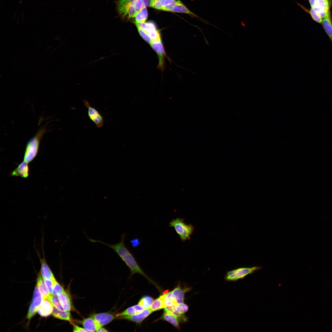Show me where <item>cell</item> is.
Masks as SVG:
<instances>
[{
	"mask_svg": "<svg viewBox=\"0 0 332 332\" xmlns=\"http://www.w3.org/2000/svg\"><path fill=\"white\" fill-rule=\"evenodd\" d=\"M48 299L52 302L53 306L57 309L61 310H64L60 302L57 295L50 294Z\"/></svg>",
	"mask_w": 332,
	"mask_h": 332,
	"instance_id": "f546056e",
	"label": "cell"
},
{
	"mask_svg": "<svg viewBox=\"0 0 332 332\" xmlns=\"http://www.w3.org/2000/svg\"><path fill=\"white\" fill-rule=\"evenodd\" d=\"M168 11L187 14L204 22L205 21H206L191 11L179 0H176L174 4Z\"/></svg>",
	"mask_w": 332,
	"mask_h": 332,
	"instance_id": "8fae6325",
	"label": "cell"
},
{
	"mask_svg": "<svg viewBox=\"0 0 332 332\" xmlns=\"http://www.w3.org/2000/svg\"><path fill=\"white\" fill-rule=\"evenodd\" d=\"M58 297L64 310L70 311L73 310L71 298L68 292L65 291L58 295Z\"/></svg>",
	"mask_w": 332,
	"mask_h": 332,
	"instance_id": "ac0fdd59",
	"label": "cell"
},
{
	"mask_svg": "<svg viewBox=\"0 0 332 332\" xmlns=\"http://www.w3.org/2000/svg\"><path fill=\"white\" fill-rule=\"evenodd\" d=\"M91 317L101 326L107 325L117 318L116 315L109 312L95 313L93 314Z\"/></svg>",
	"mask_w": 332,
	"mask_h": 332,
	"instance_id": "9c48e42d",
	"label": "cell"
},
{
	"mask_svg": "<svg viewBox=\"0 0 332 332\" xmlns=\"http://www.w3.org/2000/svg\"><path fill=\"white\" fill-rule=\"evenodd\" d=\"M176 0H150L149 7L155 9L168 11Z\"/></svg>",
	"mask_w": 332,
	"mask_h": 332,
	"instance_id": "5bb4252c",
	"label": "cell"
},
{
	"mask_svg": "<svg viewBox=\"0 0 332 332\" xmlns=\"http://www.w3.org/2000/svg\"><path fill=\"white\" fill-rule=\"evenodd\" d=\"M192 288L186 286L182 287L180 283L172 291V294L177 304L183 303L185 300V295L186 293L192 290Z\"/></svg>",
	"mask_w": 332,
	"mask_h": 332,
	"instance_id": "4fadbf2b",
	"label": "cell"
},
{
	"mask_svg": "<svg viewBox=\"0 0 332 332\" xmlns=\"http://www.w3.org/2000/svg\"><path fill=\"white\" fill-rule=\"evenodd\" d=\"M165 306L164 304L163 295L159 296V297L154 300L150 308L154 311L159 310L164 308Z\"/></svg>",
	"mask_w": 332,
	"mask_h": 332,
	"instance_id": "4316f807",
	"label": "cell"
},
{
	"mask_svg": "<svg viewBox=\"0 0 332 332\" xmlns=\"http://www.w3.org/2000/svg\"><path fill=\"white\" fill-rule=\"evenodd\" d=\"M262 267L256 266L251 267H240L227 272L225 280L228 282L236 281L244 279L247 276L260 270Z\"/></svg>",
	"mask_w": 332,
	"mask_h": 332,
	"instance_id": "277c9868",
	"label": "cell"
},
{
	"mask_svg": "<svg viewBox=\"0 0 332 332\" xmlns=\"http://www.w3.org/2000/svg\"><path fill=\"white\" fill-rule=\"evenodd\" d=\"M52 314L53 316L55 318L68 321L72 324H74L73 320L69 311L61 310L53 306Z\"/></svg>",
	"mask_w": 332,
	"mask_h": 332,
	"instance_id": "7402d4cb",
	"label": "cell"
},
{
	"mask_svg": "<svg viewBox=\"0 0 332 332\" xmlns=\"http://www.w3.org/2000/svg\"><path fill=\"white\" fill-rule=\"evenodd\" d=\"M44 281L49 292L51 294L54 286L57 281L54 278L50 279H45Z\"/></svg>",
	"mask_w": 332,
	"mask_h": 332,
	"instance_id": "e575fe53",
	"label": "cell"
},
{
	"mask_svg": "<svg viewBox=\"0 0 332 332\" xmlns=\"http://www.w3.org/2000/svg\"><path fill=\"white\" fill-rule=\"evenodd\" d=\"M331 3L329 0H316L314 8L318 14L324 18L330 11Z\"/></svg>",
	"mask_w": 332,
	"mask_h": 332,
	"instance_id": "9a60e30c",
	"label": "cell"
},
{
	"mask_svg": "<svg viewBox=\"0 0 332 332\" xmlns=\"http://www.w3.org/2000/svg\"><path fill=\"white\" fill-rule=\"evenodd\" d=\"M151 46L158 54L159 59V67L162 68L163 67L164 57L165 53L161 41L157 42H152L150 44Z\"/></svg>",
	"mask_w": 332,
	"mask_h": 332,
	"instance_id": "e0dca14e",
	"label": "cell"
},
{
	"mask_svg": "<svg viewBox=\"0 0 332 332\" xmlns=\"http://www.w3.org/2000/svg\"><path fill=\"white\" fill-rule=\"evenodd\" d=\"M135 24L137 25L146 32L151 38L152 42L161 41L160 32L153 22L149 21L143 23Z\"/></svg>",
	"mask_w": 332,
	"mask_h": 332,
	"instance_id": "52a82bcc",
	"label": "cell"
},
{
	"mask_svg": "<svg viewBox=\"0 0 332 332\" xmlns=\"http://www.w3.org/2000/svg\"><path fill=\"white\" fill-rule=\"evenodd\" d=\"M78 322L81 324L83 327L88 332L96 331L97 328L99 326H100L95 320L91 316Z\"/></svg>",
	"mask_w": 332,
	"mask_h": 332,
	"instance_id": "603a6c76",
	"label": "cell"
},
{
	"mask_svg": "<svg viewBox=\"0 0 332 332\" xmlns=\"http://www.w3.org/2000/svg\"><path fill=\"white\" fill-rule=\"evenodd\" d=\"M39 274L37 279V286L43 298L48 299L50 294L49 292L45 283Z\"/></svg>",
	"mask_w": 332,
	"mask_h": 332,
	"instance_id": "cb8c5ba5",
	"label": "cell"
},
{
	"mask_svg": "<svg viewBox=\"0 0 332 332\" xmlns=\"http://www.w3.org/2000/svg\"><path fill=\"white\" fill-rule=\"evenodd\" d=\"M129 0L134 5L136 13L139 11L144 5V0Z\"/></svg>",
	"mask_w": 332,
	"mask_h": 332,
	"instance_id": "d590c367",
	"label": "cell"
},
{
	"mask_svg": "<svg viewBox=\"0 0 332 332\" xmlns=\"http://www.w3.org/2000/svg\"><path fill=\"white\" fill-rule=\"evenodd\" d=\"M42 249L43 255L42 258L41 257L40 253L36 251L41 263L40 273L44 279L54 278L53 274L46 262L42 245Z\"/></svg>",
	"mask_w": 332,
	"mask_h": 332,
	"instance_id": "30bf717a",
	"label": "cell"
},
{
	"mask_svg": "<svg viewBox=\"0 0 332 332\" xmlns=\"http://www.w3.org/2000/svg\"><path fill=\"white\" fill-rule=\"evenodd\" d=\"M27 163L24 161L22 162L11 173L12 176H20L26 178L29 175V168Z\"/></svg>",
	"mask_w": 332,
	"mask_h": 332,
	"instance_id": "d6986e66",
	"label": "cell"
},
{
	"mask_svg": "<svg viewBox=\"0 0 332 332\" xmlns=\"http://www.w3.org/2000/svg\"><path fill=\"white\" fill-rule=\"evenodd\" d=\"M316 1V0H308L309 3L311 8H314Z\"/></svg>",
	"mask_w": 332,
	"mask_h": 332,
	"instance_id": "60d3db41",
	"label": "cell"
},
{
	"mask_svg": "<svg viewBox=\"0 0 332 332\" xmlns=\"http://www.w3.org/2000/svg\"><path fill=\"white\" fill-rule=\"evenodd\" d=\"M119 14L123 18H134L136 13L133 4L129 0H119L116 3Z\"/></svg>",
	"mask_w": 332,
	"mask_h": 332,
	"instance_id": "5b68a950",
	"label": "cell"
},
{
	"mask_svg": "<svg viewBox=\"0 0 332 332\" xmlns=\"http://www.w3.org/2000/svg\"><path fill=\"white\" fill-rule=\"evenodd\" d=\"M154 301L151 297L145 295L142 297L139 301V304L142 305L145 309L149 308Z\"/></svg>",
	"mask_w": 332,
	"mask_h": 332,
	"instance_id": "f1b7e54d",
	"label": "cell"
},
{
	"mask_svg": "<svg viewBox=\"0 0 332 332\" xmlns=\"http://www.w3.org/2000/svg\"><path fill=\"white\" fill-rule=\"evenodd\" d=\"M131 243H132V246L134 247H135L137 245H138L140 244L139 241L137 239H132L131 241Z\"/></svg>",
	"mask_w": 332,
	"mask_h": 332,
	"instance_id": "f35d334b",
	"label": "cell"
},
{
	"mask_svg": "<svg viewBox=\"0 0 332 332\" xmlns=\"http://www.w3.org/2000/svg\"><path fill=\"white\" fill-rule=\"evenodd\" d=\"M136 314L133 306L130 307L122 312L116 314L117 317L119 316H128Z\"/></svg>",
	"mask_w": 332,
	"mask_h": 332,
	"instance_id": "d6a6232c",
	"label": "cell"
},
{
	"mask_svg": "<svg viewBox=\"0 0 332 332\" xmlns=\"http://www.w3.org/2000/svg\"><path fill=\"white\" fill-rule=\"evenodd\" d=\"M96 332H108L109 331L107 330L105 328L102 327V326H99L98 327L96 330Z\"/></svg>",
	"mask_w": 332,
	"mask_h": 332,
	"instance_id": "ab89813d",
	"label": "cell"
},
{
	"mask_svg": "<svg viewBox=\"0 0 332 332\" xmlns=\"http://www.w3.org/2000/svg\"><path fill=\"white\" fill-rule=\"evenodd\" d=\"M53 305L52 302L48 299L43 298L42 302L37 309V312L42 317H47L52 314Z\"/></svg>",
	"mask_w": 332,
	"mask_h": 332,
	"instance_id": "2e32d148",
	"label": "cell"
},
{
	"mask_svg": "<svg viewBox=\"0 0 332 332\" xmlns=\"http://www.w3.org/2000/svg\"><path fill=\"white\" fill-rule=\"evenodd\" d=\"M43 298L42 294L36 286L34 291L32 302L30 304L26 318L30 319L36 314L37 309L42 302Z\"/></svg>",
	"mask_w": 332,
	"mask_h": 332,
	"instance_id": "ba28073f",
	"label": "cell"
},
{
	"mask_svg": "<svg viewBox=\"0 0 332 332\" xmlns=\"http://www.w3.org/2000/svg\"><path fill=\"white\" fill-rule=\"evenodd\" d=\"M83 101L85 106L87 109L88 115L89 119L94 123L97 128L102 127L104 121L101 114L96 108L91 106L87 100L84 99Z\"/></svg>",
	"mask_w": 332,
	"mask_h": 332,
	"instance_id": "8992f818",
	"label": "cell"
},
{
	"mask_svg": "<svg viewBox=\"0 0 332 332\" xmlns=\"http://www.w3.org/2000/svg\"><path fill=\"white\" fill-rule=\"evenodd\" d=\"M297 5L305 12L309 14L315 22L319 24H322L323 20L322 18L318 14L314 8H311L310 10H309L300 4L297 3Z\"/></svg>",
	"mask_w": 332,
	"mask_h": 332,
	"instance_id": "484cf974",
	"label": "cell"
},
{
	"mask_svg": "<svg viewBox=\"0 0 332 332\" xmlns=\"http://www.w3.org/2000/svg\"><path fill=\"white\" fill-rule=\"evenodd\" d=\"M126 233H124L121 236L120 241L115 244H110L99 240H95L88 238H87L91 242L98 243L105 245L113 250L121 259L130 269L131 275L135 273H138L144 277L150 282L156 286L155 283L151 280L145 274L137 263L132 254L127 248L124 243V240Z\"/></svg>",
	"mask_w": 332,
	"mask_h": 332,
	"instance_id": "6da1fadb",
	"label": "cell"
},
{
	"mask_svg": "<svg viewBox=\"0 0 332 332\" xmlns=\"http://www.w3.org/2000/svg\"><path fill=\"white\" fill-rule=\"evenodd\" d=\"M163 300L165 307L177 304L172 294V291L163 294Z\"/></svg>",
	"mask_w": 332,
	"mask_h": 332,
	"instance_id": "83f0119b",
	"label": "cell"
},
{
	"mask_svg": "<svg viewBox=\"0 0 332 332\" xmlns=\"http://www.w3.org/2000/svg\"><path fill=\"white\" fill-rule=\"evenodd\" d=\"M148 17V12L146 6L144 5L141 10L136 14L134 17V23H143L146 22Z\"/></svg>",
	"mask_w": 332,
	"mask_h": 332,
	"instance_id": "d4e9b609",
	"label": "cell"
},
{
	"mask_svg": "<svg viewBox=\"0 0 332 332\" xmlns=\"http://www.w3.org/2000/svg\"><path fill=\"white\" fill-rule=\"evenodd\" d=\"M169 226L173 227L182 241L189 240L192 235L194 228L191 224H188L182 218H176L170 222Z\"/></svg>",
	"mask_w": 332,
	"mask_h": 332,
	"instance_id": "3957f363",
	"label": "cell"
},
{
	"mask_svg": "<svg viewBox=\"0 0 332 332\" xmlns=\"http://www.w3.org/2000/svg\"><path fill=\"white\" fill-rule=\"evenodd\" d=\"M133 306L135 309L136 314L141 312L145 309L142 305L139 304Z\"/></svg>",
	"mask_w": 332,
	"mask_h": 332,
	"instance_id": "74e56055",
	"label": "cell"
},
{
	"mask_svg": "<svg viewBox=\"0 0 332 332\" xmlns=\"http://www.w3.org/2000/svg\"><path fill=\"white\" fill-rule=\"evenodd\" d=\"M153 312L150 308L146 309L138 313L131 315L119 316L117 317V318L119 319L126 320L137 324H140Z\"/></svg>",
	"mask_w": 332,
	"mask_h": 332,
	"instance_id": "7c38bea8",
	"label": "cell"
},
{
	"mask_svg": "<svg viewBox=\"0 0 332 332\" xmlns=\"http://www.w3.org/2000/svg\"><path fill=\"white\" fill-rule=\"evenodd\" d=\"M188 306L184 302L177 304L175 305L176 310L180 315L184 314L188 311Z\"/></svg>",
	"mask_w": 332,
	"mask_h": 332,
	"instance_id": "4dcf8cb0",
	"label": "cell"
},
{
	"mask_svg": "<svg viewBox=\"0 0 332 332\" xmlns=\"http://www.w3.org/2000/svg\"><path fill=\"white\" fill-rule=\"evenodd\" d=\"M137 28L138 32L140 36L147 42L150 44L152 42V41L146 32L142 28L140 27L137 24H135Z\"/></svg>",
	"mask_w": 332,
	"mask_h": 332,
	"instance_id": "1f68e13d",
	"label": "cell"
},
{
	"mask_svg": "<svg viewBox=\"0 0 332 332\" xmlns=\"http://www.w3.org/2000/svg\"><path fill=\"white\" fill-rule=\"evenodd\" d=\"M73 331L75 332H88V331L85 328L81 327L76 325L73 324Z\"/></svg>",
	"mask_w": 332,
	"mask_h": 332,
	"instance_id": "8d00e7d4",
	"label": "cell"
},
{
	"mask_svg": "<svg viewBox=\"0 0 332 332\" xmlns=\"http://www.w3.org/2000/svg\"><path fill=\"white\" fill-rule=\"evenodd\" d=\"M46 131L45 127L41 128L28 141L26 147L24 161L28 163L36 157L38 151L41 140Z\"/></svg>",
	"mask_w": 332,
	"mask_h": 332,
	"instance_id": "7a4b0ae2",
	"label": "cell"
},
{
	"mask_svg": "<svg viewBox=\"0 0 332 332\" xmlns=\"http://www.w3.org/2000/svg\"><path fill=\"white\" fill-rule=\"evenodd\" d=\"M165 321L173 325L178 329H180V323L182 322L180 319L173 314L164 312L158 320Z\"/></svg>",
	"mask_w": 332,
	"mask_h": 332,
	"instance_id": "44dd1931",
	"label": "cell"
},
{
	"mask_svg": "<svg viewBox=\"0 0 332 332\" xmlns=\"http://www.w3.org/2000/svg\"><path fill=\"white\" fill-rule=\"evenodd\" d=\"M64 291L63 287L57 281L53 287L52 291V294L58 295Z\"/></svg>",
	"mask_w": 332,
	"mask_h": 332,
	"instance_id": "836d02e7",
	"label": "cell"
},
{
	"mask_svg": "<svg viewBox=\"0 0 332 332\" xmlns=\"http://www.w3.org/2000/svg\"><path fill=\"white\" fill-rule=\"evenodd\" d=\"M323 28L332 44V17L330 10L322 22Z\"/></svg>",
	"mask_w": 332,
	"mask_h": 332,
	"instance_id": "ffe728a7",
	"label": "cell"
}]
</instances>
